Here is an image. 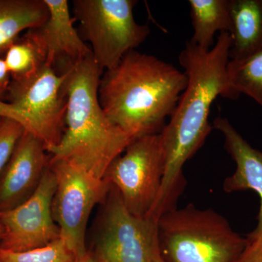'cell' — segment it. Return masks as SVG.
<instances>
[{
	"label": "cell",
	"mask_w": 262,
	"mask_h": 262,
	"mask_svg": "<svg viewBox=\"0 0 262 262\" xmlns=\"http://www.w3.org/2000/svg\"><path fill=\"white\" fill-rule=\"evenodd\" d=\"M11 78L4 59L0 58V98H3L9 87Z\"/></svg>",
	"instance_id": "22"
},
{
	"label": "cell",
	"mask_w": 262,
	"mask_h": 262,
	"mask_svg": "<svg viewBox=\"0 0 262 262\" xmlns=\"http://www.w3.org/2000/svg\"><path fill=\"white\" fill-rule=\"evenodd\" d=\"M213 127L223 134L225 149L236 164L235 171L224 182V189L227 192L253 190L257 193L260 198L257 225L247 238L262 241V151L250 145L227 118L217 117Z\"/></svg>",
	"instance_id": "13"
},
{
	"label": "cell",
	"mask_w": 262,
	"mask_h": 262,
	"mask_svg": "<svg viewBox=\"0 0 262 262\" xmlns=\"http://www.w3.org/2000/svg\"><path fill=\"white\" fill-rule=\"evenodd\" d=\"M77 262H97L95 252L88 251V252L81 257L77 258Z\"/></svg>",
	"instance_id": "23"
},
{
	"label": "cell",
	"mask_w": 262,
	"mask_h": 262,
	"mask_svg": "<svg viewBox=\"0 0 262 262\" xmlns=\"http://www.w3.org/2000/svg\"><path fill=\"white\" fill-rule=\"evenodd\" d=\"M56 180L48 163L36 192L23 204L0 213L3 235L0 248L23 252L44 247L61 238V231L52 214Z\"/></svg>",
	"instance_id": "10"
},
{
	"label": "cell",
	"mask_w": 262,
	"mask_h": 262,
	"mask_svg": "<svg viewBox=\"0 0 262 262\" xmlns=\"http://www.w3.org/2000/svg\"><path fill=\"white\" fill-rule=\"evenodd\" d=\"M232 45L230 34L221 32L211 49H202L189 41L179 55L187 85L170 121L160 133L165 150V172L151 211L158 218L174 208L182 190L183 167L211 134L208 118L212 103L218 96L229 98L227 66Z\"/></svg>",
	"instance_id": "1"
},
{
	"label": "cell",
	"mask_w": 262,
	"mask_h": 262,
	"mask_svg": "<svg viewBox=\"0 0 262 262\" xmlns=\"http://www.w3.org/2000/svg\"><path fill=\"white\" fill-rule=\"evenodd\" d=\"M136 0H74V18L79 21L84 40L91 43L93 57L105 72L149 37L147 24L134 18Z\"/></svg>",
	"instance_id": "6"
},
{
	"label": "cell",
	"mask_w": 262,
	"mask_h": 262,
	"mask_svg": "<svg viewBox=\"0 0 262 262\" xmlns=\"http://www.w3.org/2000/svg\"><path fill=\"white\" fill-rule=\"evenodd\" d=\"M48 15L45 0H0V54L20 37V33L42 25Z\"/></svg>",
	"instance_id": "15"
},
{
	"label": "cell",
	"mask_w": 262,
	"mask_h": 262,
	"mask_svg": "<svg viewBox=\"0 0 262 262\" xmlns=\"http://www.w3.org/2000/svg\"><path fill=\"white\" fill-rule=\"evenodd\" d=\"M104 203L95 251L106 262H151L159 250L158 220L132 214L111 185Z\"/></svg>",
	"instance_id": "9"
},
{
	"label": "cell",
	"mask_w": 262,
	"mask_h": 262,
	"mask_svg": "<svg viewBox=\"0 0 262 262\" xmlns=\"http://www.w3.org/2000/svg\"><path fill=\"white\" fill-rule=\"evenodd\" d=\"M236 262H262V241L248 239L246 248Z\"/></svg>",
	"instance_id": "21"
},
{
	"label": "cell",
	"mask_w": 262,
	"mask_h": 262,
	"mask_svg": "<svg viewBox=\"0 0 262 262\" xmlns=\"http://www.w3.org/2000/svg\"><path fill=\"white\" fill-rule=\"evenodd\" d=\"M103 71L93 54L67 71L65 127L58 145L49 153L103 179L114 160L134 139L110 121L98 100Z\"/></svg>",
	"instance_id": "3"
},
{
	"label": "cell",
	"mask_w": 262,
	"mask_h": 262,
	"mask_svg": "<svg viewBox=\"0 0 262 262\" xmlns=\"http://www.w3.org/2000/svg\"><path fill=\"white\" fill-rule=\"evenodd\" d=\"M227 82L229 99L246 95L262 108V48L242 61L229 60Z\"/></svg>",
	"instance_id": "18"
},
{
	"label": "cell",
	"mask_w": 262,
	"mask_h": 262,
	"mask_svg": "<svg viewBox=\"0 0 262 262\" xmlns=\"http://www.w3.org/2000/svg\"><path fill=\"white\" fill-rule=\"evenodd\" d=\"M77 255L62 238L44 247L23 252L0 248V262H77Z\"/></svg>",
	"instance_id": "19"
},
{
	"label": "cell",
	"mask_w": 262,
	"mask_h": 262,
	"mask_svg": "<svg viewBox=\"0 0 262 262\" xmlns=\"http://www.w3.org/2000/svg\"><path fill=\"white\" fill-rule=\"evenodd\" d=\"M3 227H2L1 225H0V241H1L2 237H3Z\"/></svg>",
	"instance_id": "26"
},
{
	"label": "cell",
	"mask_w": 262,
	"mask_h": 262,
	"mask_svg": "<svg viewBox=\"0 0 262 262\" xmlns=\"http://www.w3.org/2000/svg\"><path fill=\"white\" fill-rule=\"evenodd\" d=\"M12 81L33 77L46 64V52L29 31L19 37L5 53L3 58Z\"/></svg>",
	"instance_id": "17"
},
{
	"label": "cell",
	"mask_w": 262,
	"mask_h": 262,
	"mask_svg": "<svg viewBox=\"0 0 262 262\" xmlns=\"http://www.w3.org/2000/svg\"><path fill=\"white\" fill-rule=\"evenodd\" d=\"M49 166L56 180L53 220L61 238L80 258L89 251L85 237L90 215L96 205L105 201L110 185L69 160L50 156Z\"/></svg>",
	"instance_id": "7"
},
{
	"label": "cell",
	"mask_w": 262,
	"mask_h": 262,
	"mask_svg": "<svg viewBox=\"0 0 262 262\" xmlns=\"http://www.w3.org/2000/svg\"><path fill=\"white\" fill-rule=\"evenodd\" d=\"M165 167L161 134L144 136L134 139L113 160L103 180L116 188L132 214L147 216L159 195Z\"/></svg>",
	"instance_id": "8"
},
{
	"label": "cell",
	"mask_w": 262,
	"mask_h": 262,
	"mask_svg": "<svg viewBox=\"0 0 262 262\" xmlns=\"http://www.w3.org/2000/svg\"><path fill=\"white\" fill-rule=\"evenodd\" d=\"M151 262H165L163 258H162L161 255H160V250H158V251L155 253Z\"/></svg>",
	"instance_id": "24"
},
{
	"label": "cell",
	"mask_w": 262,
	"mask_h": 262,
	"mask_svg": "<svg viewBox=\"0 0 262 262\" xmlns=\"http://www.w3.org/2000/svg\"><path fill=\"white\" fill-rule=\"evenodd\" d=\"M187 81L174 66L134 50L103 72L98 100L110 121L135 139L162 132Z\"/></svg>",
	"instance_id": "2"
},
{
	"label": "cell",
	"mask_w": 262,
	"mask_h": 262,
	"mask_svg": "<svg viewBox=\"0 0 262 262\" xmlns=\"http://www.w3.org/2000/svg\"><path fill=\"white\" fill-rule=\"evenodd\" d=\"M24 132V127L15 120L0 117V173L8 163Z\"/></svg>",
	"instance_id": "20"
},
{
	"label": "cell",
	"mask_w": 262,
	"mask_h": 262,
	"mask_svg": "<svg viewBox=\"0 0 262 262\" xmlns=\"http://www.w3.org/2000/svg\"><path fill=\"white\" fill-rule=\"evenodd\" d=\"M94 252L95 254H96V261H97V262H106V260H105L102 256H100V255L96 253V251H94Z\"/></svg>",
	"instance_id": "25"
},
{
	"label": "cell",
	"mask_w": 262,
	"mask_h": 262,
	"mask_svg": "<svg viewBox=\"0 0 262 262\" xmlns=\"http://www.w3.org/2000/svg\"><path fill=\"white\" fill-rule=\"evenodd\" d=\"M67 73L58 74L46 63L35 75L10 82L5 101L0 98V117L11 119L37 137L47 152L56 147L65 127Z\"/></svg>",
	"instance_id": "5"
},
{
	"label": "cell",
	"mask_w": 262,
	"mask_h": 262,
	"mask_svg": "<svg viewBox=\"0 0 262 262\" xmlns=\"http://www.w3.org/2000/svg\"><path fill=\"white\" fill-rule=\"evenodd\" d=\"M42 141L24 130L0 173V213L14 209L36 192L49 163Z\"/></svg>",
	"instance_id": "11"
},
{
	"label": "cell",
	"mask_w": 262,
	"mask_h": 262,
	"mask_svg": "<svg viewBox=\"0 0 262 262\" xmlns=\"http://www.w3.org/2000/svg\"><path fill=\"white\" fill-rule=\"evenodd\" d=\"M232 45L229 58L242 61L262 48V0H229Z\"/></svg>",
	"instance_id": "14"
},
{
	"label": "cell",
	"mask_w": 262,
	"mask_h": 262,
	"mask_svg": "<svg viewBox=\"0 0 262 262\" xmlns=\"http://www.w3.org/2000/svg\"><path fill=\"white\" fill-rule=\"evenodd\" d=\"M158 234L165 262H236L248 244L225 217L192 204L160 215Z\"/></svg>",
	"instance_id": "4"
},
{
	"label": "cell",
	"mask_w": 262,
	"mask_h": 262,
	"mask_svg": "<svg viewBox=\"0 0 262 262\" xmlns=\"http://www.w3.org/2000/svg\"><path fill=\"white\" fill-rule=\"evenodd\" d=\"M194 34L190 42L203 50L214 46L217 32L232 30L229 0H189Z\"/></svg>",
	"instance_id": "16"
},
{
	"label": "cell",
	"mask_w": 262,
	"mask_h": 262,
	"mask_svg": "<svg viewBox=\"0 0 262 262\" xmlns=\"http://www.w3.org/2000/svg\"><path fill=\"white\" fill-rule=\"evenodd\" d=\"M47 20L37 28L29 29L46 53V63L63 74L79 61L93 54L74 27L67 0H45Z\"/></svg>",
	"instance_id": "12"
}]
</instances>
